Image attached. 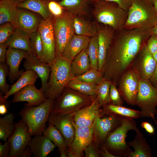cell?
Returning <instances> with one entry per match:
<instances>
[{"label":"cell","instance_id":"obj_1","mask_svg":"<svg viewBox=\"0 0 157 157\" xmlns=\"http://www.w3.org/2000/svg\"><path fill=\"white\" fill-rule=\"evenodd\" d=\"M108 50L102 73L104 77L117 85L122 75L132 66L152 30L140 28L117 32Z\"/></svg>","mask_w":157,"mask_h":157},{"label":"cell","instance_id":"obj_2","mask_svg":"<svg viewBox=\"0 0 157 157\" xmlns=\"http://www.w3.org/2000/svg\"><path fill=\"white\" fill-rule=\"evenodd\" d=\"M157 22V10L152 0H132L124 28L151 30Z\"/></svg>","mask_w":157,"mask_h":157},{"label":"cell","instance_id":"obj_3","mask_svg":"<svg viewBox=\"0 0 157 157\" xmlns=\"http://www.w3.org/2000/svg\"><path fill=\"white\" fill-rule=\"evenodd\" d=\"M72 62L57 56L50 65L51 72L44 94L47 98L55 100L61 95L68 83L74 79Z\"/></svg>","mask_w":157,"mask_h":157},{"label":"cell","instance_id":"obj_4","mask_svg":"<svg viewBox=\"0 0 157 157\" xmlns=\"http://www.w3.org/2000/svg\"><path fill=\"white\" fill-rule=\"evenodd\" d=\"M92 3L91 13L97 22L108 26L116 32L124 29L127 17V11L112 2L100 1Z\"/></svg>","mask_w":157,"mask_h":157},{"label":"cell","instance_id":"obj_5","mask_svg":"<svg viewBox=\"0 0 157 157\" xmlns=\"http://www.w3.org/2000/svg\"><path fill=\"white\" fill-rule=\"evenodd\" d=\"M55 100L47 98L39 105L25 106L19 112V115L27 124L31 136L43 134Z\"/></svg>","mask_w":157,"mask_h":157},{"label":"cell","instance_id":"obj_6","mask_svg":"<svg viewBox=\"0 0 157 157\" xmlns=\"http://www.w3.org/2000/svg\"><path fill=\"white\" fill-rule=\"evenodd\" d=\"M96 95L88 96L66 87L60 96L56 99L51 113L69 114L90 105Z\"/></svg>","mask_w":157,"mask_h":157},{"label":"cell","instance_id":"obj_7","mask_svg":"<svg viewBox=\"0 0 157 157\" xmlns=\"http://www.w3.org/2000/svg\"><path fill=\"white\" fill-rule=\"evenodd\" d=\"M139 131L133 119H123L120 124L108 135L104 144L108 151L115 157H125L131 150L126 141L128 132Z\"/></svg>","mask_w":157,"mask_h":157},{"label":"cell","instance_id":"obj_8","mask_svg":"<svg viewBox=\"0 0 157 157\" xmlns=\"http://www.w3.org/2000/svg\"><path fill=\"white\" fill-rule=\"evenodd\" d=\"M53 28L56 56H61L67 44L75 34L74 16L66 11L62 16L54 18Z\"/></svg>","mask_w":157,"mask_h":157},{"label":"cell","instance_id":"obj_9","mask_svg":"<svg viewBox=\"0 0 157 157\" xmlns=\"http://www.w3.org/2000/svg\"><path fill=\"white\" fill-rule=\"evenodd\" d=\"M135 105L141 110L142 117H155L157 113V88L150 83L149 80L141 79Z\"/></svg>","mask_w":157,"mask_h":157},{"label":"cell","instance_id":"obj_10","mask_svg":"<svg viewBox=\"0 0 157 157\" xmlns=\"http://www.w3.org/2000/svg\"><path fill=\"white\" fill-rule=\"evenodd\" d=\"M140 78L132 67L125 72L120 78L118 90L123 99L127 104L135 105Z\"/></svg>","mask_w":157,"mask_h":157},{"label":"cell","instance_id":"obj_11","mask_svg":"<svg viewBox=\"0 0 157 157\" xmlns=\"http://www.w3.org/2000/svg\"><path fill=\"white\" fill-rule=\"evenodd\" d=\"M53 23V16L46 19H43L38 30L42 42L44 62L50 65L54 61L57 56Z\"/></svg>","mask_w":157,"mask_h":157},{"label":"cell","instance_id":"obj_12","mask_svg":"<svg viewBox=\"0 0 157 157\" xmlns=\"http://www.w3.org/2000/svg\"><path fill=\"white\" fill-rule=\"evenodd\" d=\"M28 127L21 119L15 124L13 131L8 140L10 143L9 157H20L32 138Z\"/></svg>","mask_w":157,"mask_h":157},{"label":"cell","instance_id":"obj_13","mask_svg":"<svg viewBox=\"0 0 157 157\" xmlns=\"http://www.w3.org/2000/svg\"><path fill=\"white\" fill-rule=\"evenodd\" d=\"M102 118L98 115L93 123V140L99 147L104 144L108 135L121 123L123 119L111 115Z\"/></svg>","mask_w":157,"mask_h":157},{"label":"cell","instance_id":"obj_14","mask_svg":"<svg viewBox=\"0 0 157 157\" xmlns=\"http://www.w3.org/2000/svg\"><path fill=\"white\" fill-rule=\"evenodd\" d=\"M157 63L145 43L136 56L131 67L141 79L149 80L153 75Z\"/></svg>","mask_w":157,"mask_h":157},{"label":"cell","instance_id":"obj_15","mask_svg":"<svg viewBox=\"0 0 157 157\" xmlns=\"http://www.w3.org/2000/svg\"><path fill=\"white\" fill-rule=\"evenodd\" d=\"M75 128L74 138L70 146L67 148V157H81L85 149L93 140V124L89 126L78 127L75 126Z\"/></svg>","mask_w":157,"mask_h":157},{"label":"cell","instance_id":"obj_16","mask_svg":"<svg viewBox=\"0 0 157 157\" xmlns=\"http://www.w3.org/2000/svg\"><path fill=\"white\" fill-rule=\"evenodd\" d=\"M48 121L58 130L65 140L67 147H69L74 138L76 130L70 114L51 113Z\"/></svg>","mask_w":157,"mask_h":157},{"label":"cell","instance_id":"obj_17","mask_svg":"<svg viewBox=\"0 0 157 157\" xmlns=\"http://www.w3.org/2000/svg\"><path fill=\"white\" fill-rule=\"evenodd\" d=\"M101 107L96 97L90 105L69 114L76 126H89L92 124L96 118L100 116Z\"/></svg>","mask_w":157,"mask_h":157},{"label":"cell","instance_id":"obj_18","mask_svg":"<svg viewBox=\"0 0 157 157\" xmlns=\"http://www.w3.org/2000/svg\"><path fill=\"white\" fill-rule=\"evenodd\" d=\"M43 19L37 13L26 9L18 8L14 26L16 28L30 33L38 30Z\"/></svg>","mask_w":157,"mask_h":157},{"label":"cell","instance_id":"obj_19","mask_svg":"<svg viewBox=\"0 0 157 157\" xmlns=\"http://www.w3.org/2000/svg\"><path fill=\"white\" fill-rule=\"evenodd\" d=\"M47 99L42 90L38 89L33 84L24 87L15 94L12 102L26 101L27 103L25 106L34 107L41 104Z\"/></svg>","mask_w":157,"mask_h":157},{"label":"cell","instance_id":"obj_20","mask_svg":"<svg viewBox=\"0 0 157 157\" xmlns=\"http://www.w3.org/2000/svg\"><path fill=\"white\" fill-rule=\"evenodd\" d=\"M116 32L111 27L103 25L99 27L98 33L99 44L98 70L102 72L109 47Z\"/></svg>","mask_w":157,"mask_h":157},{"label":"cell","instance_id":"obj_21","mask_svg":"<svg viewBox=\"0 0 157 157\" xmlns=\"http://www.w3.org/2000/svg\"><path fill=\"white\" fill-rule=\"evenodd\" d=\"M26 70H32L38 75L41 81L40 89L44 93L51 72L50 65L40 60L33 54H28L24 63Z\"/></svg>","mask_w":157,"mask_h":157},{"label":"cell","instance_id":"obj_22","mask_svg":"<svg viewBox=\"0 0 157 157\" xmlns=\"http://www.w3.org/2000/svg\"><path fill=\"white\" fill-rule=\"evenodd\" d=\"M26 51L18 49L8 48L7 49L6 62L9 68V76L12 82L20 76L22 73L19 70L20 64L22 60L28 55Z\"/></svg>","mask_w":157,"mask_h":157},{"label":"cell","instance_id":"obj_23","mask_svg":"<svg viewBox=\"0 0 157 157\" xmlns=\"http://www.w3.org/2000/svg\"><path fill=\"white\" fill-rule=\"evenodd\" d=\"M7 48L18 49L24 51L28 54H33L30 37V33L15 28L11 36L5 43Z\"/></svg>","mask_w":157,"mask_h":157},{"label":"cell","instance_id":"obj_24","mask_svg":"<svg viewBox=\"0 0 157 157\" xmlns=\"http://www.w3.org/2000/svg\"><path fill=\"white\" fill-rule=\"evenodd\" d=\"M34 157H46L56 146L43 134L34 136L28 144Z\"/></svg>","mask_w":157,"mask_h":157},{"label":"cell","instance_id":"obj_25","mask_svg":"<svg viewBox=\"0 0 157 157\" xmlns=\"http://www.w3.org/2000/svg\"><path fill=\"white\" fill-rule=\"evenodd\" d=\"M86 16H74V27L76 35L91 38L98 34L99 24L86 17Z\"/></svg>","mask_w":157,"mask_h":157},{"label":"cell","instance_id":"obj_26","mask_svg":"<svg viewBox=\"0 0 157 157\" xmlns=\"http://www.w3.org/2000/svg\"><path fill=\"white\" fill-rule=\"evenodd\" d=\"M90 40L89 37L74 34L66 45L61 56L72 62L78 54L86 49Z\"/></svg>","mask_w":157,"mask_h":157},{"label":"cell","instance_id":"obj_27","mask_svg":"<svg viewBox=\"0 0 157 157\" xmlns=\"http://www.w3.org/2000/svg\"><path fill=\"white\" fill-rule=\"evenodd\" d=\"M136 133L134 139L128 142L129 146L132 147L134 151L131 150L127 156L151 157V148L146 141L144 136L139 130Z\"/></svg>","mask_w":157,"mask_h":157},{"label":"cell","instance_id":"obj_28","mask_svg":"<svg viewBox=\"0 0 157 157\" xmlns=\"http://www.w3.org/2000/svg\"><path fill=\"white\" fill-rule=\"evenodd\" d=\"M100 110V116L104 114L111 115L122 118L134 119L141 117L140 111L135 110L123 106L114 105L111 104L103 106Z\"/></svg>","mask_w":157,"mask_h":157},{"label":"cell","instance_id":"obj_29","mask_svg":"<svg viewBox=\"0 0 157 157\" xmlns=\"http://www.w3.org/2000/svg\"><path fill=\"white\" fill-rule=\"evenodd\" d=\"M92 0H61L59 3L73 16L88 17Z\"/></svg>","mask_w":157,"mask_h":157},{"label":"cell","instance_id":"obj_30","mask_svg":"<svg viewBox=\"0 0 157 157\" xmlns=\"http://www.w3.org/2000/svg\"><path fill=\"white\" fill-rule=\"evenodd\" d=\"M38 77L37 74L32 70H27L22 72L17 81L10 86L9 90L5 95V98L7 99L28 85L34 84Z\"/></svg>","mask_w":157,"mask_h":157},{"label":"cell","instance_id":"obj_31","mask_svg":"<svg viewBox=\"0 0 157 157\" xmlns=\"http://www.w3.org/2000/svg\"><path fill=\"white\" fill-rule=\"evenodd\" d=\"M47 0H25L17 4L18 8L26 9L41 16L45 19L53 16L50 12L47 6Z\"/></svg>","mask_w":157,"mask_h":157},{"label":"cell","instance_id":"obj_32","mask_svg":"<svg viewBox=\"0 0 157 157\" xmlns=\"http://www.w3.org/2000/svg\"><path fill=\"white\" fill-rule=\"evenodd\" d=\"M18 10L17 4L12 1L0 0V25L10 22L14 25Z\"/></svg>","mask_w":157,"mask_h":157},{"label":"cell","instance_id":"obj_33","mask_svg":"<svg viewBox=\"0 0 157 157\" xmlns=\"http://www.w3.org/2000/svg\"><path fill=\"white\" fill-rule=\"evenodd\" d=\"M43 134L47 136L59 148L60 157H67V145L63 137L53 124L49 123L48 126L44 129Z\"/></svg>","mask_w":157,"mask_h":157},{"label":"cell","instance_id":"obj_34","mask_svg":"<svg viewBox=\"0 0 157 157\" xmlns=\"http://www.w3.org/2000/svg\"><path fill=\"white\" fill-rule=\"evenodd\" d=\"M71 69L75 77L84 74L91 69L90 59L85 49L74 58L71 62Z\"/></svg>","mask_w":157,"mask_h":157},{"label":"cell","instance_id":"obj_35","mask_svg":"<svg viewBox=\"0 0 157 157\" xmlns=\"http://www.w3.org/2000/svg\"><path fill=\"white\" fill-rule=\"evenodd\" d=\"M112 82L105 78L96 85V98L101 106L111 104L110 96V88Z\"/></svg>","mask_w":157,"mask_h":157},{"label":"cell","instance_id":"obj_36","mask_svg":"<svg viewBox=\"0 0 157 157\" xmlns=\"http://www.w3.org/2000/svg\"><path fill=\"white\" fill-rule=\"evenodd\" d=\"M96 85L79 80L75 77L68 83L67 87L84 95L93 96L96 95Z\"/></svg>","mask_w":157,"mask_h":157},{"label":"cell","instance_id":"obj_37","mask_svg":"<svg viewBox=\"0 0 157 157\" xmlns=\"http://www.w3.org/2000/svg\"><path fill=\"white\" fill-rule=\"evenodd\" d=\"M14 115L10 113L0 118V139L5 142L11 135L15 124Z\"/></svg>","mask_w":157,"mask_h":157},{"label":"cell","instance_id":"obj_38","mask_svg":"<svg viewBox=\"0 0 157 157\" xmlns=\"http://www.w3.org/2000/svg\"><path fill=\"white\" fill-rule=\"evenodd\" d=\"M85 50L90 59L91 69L99 70V44L97 34L90 38Z\"/></svg>","mask_w":157,"mask_h":157},{"label":"cell","instance_id":"obj_39","mask_svg":"<svg viewBox=\"0 0 157 157\" xmlns=\"http://www.w3.org/2000/svg\"><path fill=\"white\" fill-rule=\"evenodd\" d=\"M30 37L34 55L41 61L45 62L42 42L38 31L30 33Z\"/></svg>","mask_w":157,"mask_h":157},{"label":"cell","instance_id":"obj_40","mask_svg":"<svg viewBox=\"0 0 157 157\" xmlns=\"http://www.w3.org/2000/svg\"><path fill=\"white\" fill-rule=\"evenodd\" d=\"M75 77L79 80L96 85L104 78L101 72L93 69H90L84 74Z\"/></svg>","mask_w":157,"mask_h":157},{"label":"cell","instance_id":"obj_41","mask_svg":"<svg viewBox=\"0 0 157 157\" xmlns=\"http://www.w3.org/2000/svg\"><path fill=\"white\" fill-rule=\"evenodd\" d=\"M9 73L7 64L5 63H0V93L3 95L6 94L8 92L10 87L6 81V78Z\"/></svg>","mask_w":157,"mask_h":157},{"label":"cell","instance_id":"obj_42","mask_svg":"<svg viewBox=\"0 0 157 157\" xmlns=\"http://www.w3.org/2000/svg\"><path fill=\"white\" fill-rule=\"evenodd\" d=\"M15 28L10 22L0 25V44H4L14 31Z\"/></svg>","mask_w":157,"mask_h":157},{"label":"cell","instance_id":"obj_43","mask_svg":"<svg viewBox=\"0 0 157 157\" xmlns=\"http://www.w3.org/2000/svg\"><path fill=\"white\" fill-rule=\"evenodd\" d=\"M47 6L50 12L54 18L62 16L66 11L58 2L55 1H48Z\"/></svg>","mask_w":157,"mask_h":157},{"label":"cell","instance_id":"obj_44","mask_svg":"<svg viewBox=\"0 0 157 157\" xmlns=\"http://www.w3.org/2000/svg\"><path fill=\"white\" fill-rule=\"evenodd\" d=\"M110 96L111 104L122 106L124 100L119 93L117 86L113 83H112L110 86Z\"/></svg>","mask_w":157,"mask_h":157},{"label":"cell","instance_id":"obj_45","mask_svg":"<svg viewBox=\"0 0 157 157\" xmlns=\"http://www.w3.org/2000/svg\"><path fill=\"white\" fill-rule=\"evenodd\" d=\"M98 147L92 140L90 143L84 150L85 157H99L100 156Z\"/></svg>","mask_w":157,"mask_h":157},{"label":"cell","instance_id":"obj_46","mask_svg":"<svg viewBox=\"0 0 157 157\" xmlns=\"http://www.w3.org/2000/svg\"><path fill=\"white\" fill-rule=\"evenodd\" d=\"M147 47L152 54L157 51V35L152 33L146 42Z\"/></svg>","mask_w":157,"mask_h":157},{"label":"cell","instance_id":"obj_47","mask_svg":"<svg viewBox=\"0 0 157 157\" xmlns=\"http://www.w3.org/2000/svg\"><path fill=\"white\" fill-rule=\"evenodd\" d=\"M100 1H106L112 2L117 4L120 7L127 11L132 0H92V2Z\"/></svg>","mask_w":157,"mask_h":157},{"label":"cell","instance_id":"obj_48","mask_svg":"<svg viewBox=\"0 0 157 157\" xmlns=\"http://www.w3.org/2000/svg\"><path fill=\"white\" fill-rule=\"evenodd\" d=\"M0 93V114L3 115L6 114L9 107L8 101L5 97V95Z\"/></svg>","mask_w":157,"mask_h":157},{"label":"cell","instance_id":"obj_49","mask_svg":"<svg viewBox=\"0 0 157 157\" xmlns=\"http://www.w3.org/2000/svg\"><path fill=\"white\" fill-rule=\"evenodd\" d=\"M10 149L9 141L8 140L2 144L0 143V157H8Z\"/></svg>","mask_w":157,"mask_h":157},{"label":"cell","instance_id":"obj_50","mask_svg":"<svg viewBox=\"0 0 157 157\" xmlns=\"http://www.w3.org/2000/svg\"><path fill=\"white\" fill-rule=\"evenodd\" d=\"M141 126L150 135H154V128L151 123L147 122H144L141 123Z\"/></svg>","mask_w":157,"mask_h":157},{"label":"cell","instance_id":"obj_51","mask_svg":"<svg viewBox=\"0 0 157 157\" xmlns=\"http://www.w3.org/2000/svg\"><path fill=\"white\" fill-rule=\"evenodd\" d=\"M7 46L4 44H0V63L3 64L6 62Z\"/></svg>","mask_w":157,"mask_h":157},{"label":"cell","instance_id":"obj_52","mask_svg":"<svg viewBox=\"0 0 157 157\" xmlns=\"http://www.w3.org/2000/svg\"><path fill=\"white\" fill-rule=\"evenodd\" d=\"M99 147H100L102 149V151H101L99 149V153L102 157H115L108 151L104 144L100 146Z\"/></svg>","mask_w":157,"mask_h":157},{"label":"cell","instance_id":"obj_53","mask_svg":"<svg viewBox=\"0 0 157 157\" xmlns=\"http://www.w3.org/2000/svg\"><path fill=\"white\" fill-rule=\"evenodd\" d=\"M149 80L152 85L157 88V63L153 75Z\"/></svg>","mask_w":157,"mask_h":157},{"label":"cell","instance_id":"obj_54","mask_svg":"<svg viewBox=\"0 0 157 157\" xmlns=\"http://www.w3.org/2000/svg\"><path fill=\"white\" fill-rule=\"evenodd\" d=\"M33 155L29 146L28 145L24 149L21 154V157H30Z\"/></svg>","mask_w":157,"mask_h":157},{"label":"cell","instance_id":"obj_55","mask_svg":"<svg viewBox=\"0 0 157 157\" xmlns=\"http://www.w3.org/2000/svg\"><path fill=\"white\" fill-rule=\"evenodd\" d=\"M152 34L154 33L157 35V22L152 29Z\"/></svg>","mask_w":157,"mask_h":157},{"label":"cell","instance_id":"obj_56","mask_svg":"<svg viewBox=\"0 0 157 157\" xmlns=\"http://www.w3.org/2000/svg\"><path fill=\"white\" fill-rule=\"evenodd\" d=\"M17 4L22 2L25 0H10Z\"/></svg>","mask_w":157,"mask_h":157},{"label":"cell","instance_id":"obj_57","mask_svg":"<svg viewBox=\"0 0 157 157\" xmlns=\"http://www.w3.org/2000/svg\"><path fill=\"white\" fill-rule=\"evenodd\" d=\"M155 8L157 10V0H152Z\"/></svg>","mask_w":157,"mask_h":157},{"label":"cell","instance_id":"obj_58","mask_svg":"<svg viewBox=\"0 0 157 157\" xmlns=\"http://www.w3.org/2000/svg\"><path fill=\"white\" fill-rule=\"evenodd\" d=\"M153 57L157 63V51L153 54Z\"/></svg>","mask_w":157,"mask_h":157},{"label":"cell","instance_id":"obj_59","mask_svg":"<svg viewBox=\"0 0 157 157\" xmlns=\"http://www.w3.org/2000/svg\"><path fill=\"white\" fill-rule=\"evenodd\" d=\"M152 119L154 121L156 125L157 126V120H156L155 119V118L154 117L152 118Z\"/></svg>","mask_w":157,"mask_h":157},{"label":"cell","instance_id":"obj_60","mask_svg":"<svg viewBox=\"0 0 157 157\" xmlns=\"http://www.w3.org/2000/svg\"><path fill=\"white\" fill-rule=\"evenodd\" d=\"M48 0V1H49V0H53V1H57V2H59L61 0Z\"/></svg>","mask_w":157,"mask_h":157}]
</instances>
